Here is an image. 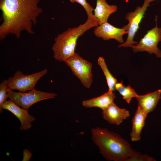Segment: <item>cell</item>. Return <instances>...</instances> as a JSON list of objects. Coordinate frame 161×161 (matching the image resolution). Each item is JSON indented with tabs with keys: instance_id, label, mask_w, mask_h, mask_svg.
Instances as JSON below:
<instances>
[{
	"instance_id": "2e32d148",
	"label": "cell",
	"mask_w": 161,
	"mask_h": 161,
	"mask_svg": "<svg viewBox=\"0 0 161 161\" xmlns=\"http://www.w3.org/2000/svg\"><path fill=\"white\" fill-rule=\"evenodd\" d=\"M97 63L103 72L109 87V90L114 92L115 91V85L117 80L112 75L109 70L106 64L104 59L102 57H99Z\"/></svg>"
},
{
	"instance_id": "6da1fadb",
	"label": "cell",
	"mask_w": 161,
	"mask_h": 161,
	"mask_svg": "<svg viewBox=\"0 0 161 161\" xmlns=\"http://www.w3.org/2000/svg\"><path fill=\"white\" fill-rule=\"evenodd\" d=\"M40 0H0L2 23L0 25V39L9 35L17 38L25 31L32 35L33 27L37 23L38 17L42 9L38 4Z\"/></svg>"
},
{
	"instance_id": "5bb4252c",
	"label": "cell",
	"mask_w": 161,
	"mask_h": 161,
	"mask_svg": "<svg viewBox=\"0 0 161 161\" xmlns=\"http://www.w3.org/2000/svg\"><path fill=\"white\" fill-rule=\"evenodd\" d=\"M148 114L138 106L132 120V128L130 134L132 141L140 140L142 130L144 126Z\"/></svg>"
},
{
	"instance_id": "3957f363",
	"label": "cell",
	"mask_w": 161,
	"mask_h": 161,
	"mask_svg": "<svg viewBox=\"0 0 161 161\" xmlns=\"http://www.w3.org/2000/svg\"><path fill=\"white\" fill-rule=\"evenodd\" d=\"M98 25V22L87 18L84 24L69 28L58 34L54 39L52 48L54 58L60 62H64L75 53L78 38L92 28Z\"/></svg>"
},
{
	"instance_id": "9c48e42d",
	"label": "cell",
	"mask_w": 161,
	"mask_h": 161,
	"mask_svg": "<svg viewBox=\"0 0 161 161\" xmlns=\"http://www.w3.org/2000/svg\"><path fill=\"white\" fill-rule=\"evenodd\" d=\"M95 27L93 32L94 35L104 40L114 39L122 44L124 42L123 35L128 34L126 25L121 28H117L107 22Z\"/></svg>"
},
{
	"instance_id": "e0dca14e",
	"label": "cell",
	"mask_w": 161,
	"mask_h": 161,
	"mask_svg": "<svg viewBox=\"0 0 161 161\" xmlns=\"http://www.w3.org/2000/svg\"><path fill=\"white\" fill-rule=\"evenodd\" d=\"M115 88L128 103H130L132 98H136L138 95L134 89L129 85L125 86L122 82H117Z\"/></svg>"
},
{
	"instance_id": "ffe728a7",
	"label": "cell",
	"mask_w": 161,
	"mask_h": 161,
	"mask_svg": "<svg viewBox=\"0 0 161 161\" xmlns=\"http://www.w3.org/2000/svg\"><path fill=\"white\" fill-rule=\"evenodd\" d=\"M154 159L147 154L142 155L139 152H136L129 157L127 161H153Z\"/></svg>"
},
{
	"instance_id": "8fae6325",
	"label": "cell",
	"mask_w": 161,
	"mask_h": 161,
	"mask_svg": "<svg viewBox=\"0 0 161 161\" xmlns=\"http://www.w3.org/2000/svg\"><path fill=\"white\" fill-rule=\"evenodd\" d=\"M102 111L103 119L112 124L118 125L130 116L128 111L119 107L114 102Z\"/></svg>"
},
{
	"instance_id": "ba28073f",
	"label": "cell",
	"mask_w": 161,
	"mask_h": 161,
	"mask_svg": "<svg viewBox=\"0 0 161 161\" xmlns=\"http://www.w3.org/2000/svg\"><path fill=\"white\" fill-rule=\"evenodd\" d=\"M47 72V70L45 69L35 73L26 75L20 71H17L13 77H9L7 80L8 89L22 92L35 89L37 82Z\"/></svg>"
},
{
	"instance_id": "44dd1931",
	"label": "cell",
	"mask_w": 161,
	"mask_h": 161,
	"mask_svg": "<svg viewBox=\"0 0 161 161\" xmlns=\"http://www.w3.org/2000/svg\"><path fill=\"white\" fill-rule=\"evenodd\" d=\"M23 157L22 161H29L32 157V153L27 149H24L23 151Z\"/></svg>"
},
{
	"instance_id": "8992f818",
	"label": "cell",
	"mask_w": 161,
	"mask_h": 161,
	"mask_svg": "<svg viewBox=\"0 0 161 161\" xmlns=\"http://www.w3.org/2000/svg\"><path fill=\"white\" fill-rule=\"evenodd\" d=\"M157 19L156 16V26L148 30L139 42L131 47L134 52L146 51L150 54H154L157 58L161 57V50L157 47L161 41V27L157 26Z\"/></svg>"
},
{
	"instance_id": "ac0fdd59",
	"label": "cell",
	"mask_w": 161,
	"mask_h": 161,
	"mask_svg": "<svg viewBox=\"0 0 161 161\" xmlns=\"http://www.w3.org/2000/svg\"><path fill=\"white\" fill-rule=\"evenodd\" d=\"M69 1L72 3L77 2L83 7L86 13L87 18L92 19L99 22L98 20L94 16L93 13L94 8L87 2L86 0H69Z\"/></svg>"
},
{
	"instance_id": "52a82bcc",
	"label": "cell",
	"mask_w": 161,
	"mask_h": 161,
	"mask_svg": "<svg viewBox=\"0 0 161 161\" xmlns=\"http://www.w3.org/2000/svg\"><path fill=\"white\" fill-rule=\"evenodd\" d=\"M8 97L23 109L28 110L34 104L41 100L54 98L57 96L54 93H48L35 89L27 92H16L7 89Z\"/></svg>"
},
{
	"instance_id": "277c9868",
	"label": "cell",
	"mask_w": 161,
	"mask_h": 161,
	"mask_svg": "<svg viewBox=\"0 0 161 161\" xmlns=\"http://www.w3.org/2000/svg\"><path fill=\"white\" fill-rule=\"evenodd\" d=\"M156 0H144L142 7L137 6L134 12H129L126 15L125 19L128 21L126 25L128 28L127 37L126 41L119 45V47H131L138 42L134 41V38L138 31L140 24L144 16L150 3Z\"/></svg>"
},
{
	"instance_id": "7c38bea8",
	"label": "cell",
	"mask_w": 161,
	"mask_h": 161,
	"mask_svg": "<svg viewBox=\"0 0 161 161\" xmlns=\"http://www.w3.org/2000/svg\"><path fill=\"white\" fill-rule=\"evenodd\" d=\"M161 98V90L144 95H138L136 98L138 101V106L148 114L155 108Z\"/></svg>"
},
{
	"instance_id": "4fadbf2b",
	"label": "cell",
	"mask_w": 161,
	"mask_h": 161,
	"mask_svg": "<svg viewBox=\"0 0 161 161\" xmlns=\"http://www.w3.org/2000/svg\"><path fill=\"white\" fill-rule=\"evenodd\" d=\"M96 1V6L93 14L100 25L108 22L109 16L117 11V7L116 5H109L106 0Z\"/></svg>"
},
{
	"instance_id": "7a4b0ae2",
	"label": "cell",
	"mask_w": 161,
	"mask_h": 161,
	"mask_svg": "<svg viewBox=\"0 0 161 161\" xmlns=\"http://www.w3.org/2000/svg\"><path fill=\"white\" fill-rule=\"evenodd\" d=\"M91 139L102 156L108 161H127L136 151L118 133L106 128L91 129Z\"/></svg>"
},
{
	"instance_id": "d6986e66",
	"label": "cell",
	"mask_w": 161,
	"mask_h": 161,
	"mask_svg": "<svg viewBox=\"0 0 161 161\" xmlns=\"http://www.w3.org/2000/svg\"><path fill=\"white\" fill-rule=\"evenodd\" d=\"M7 80H3L0 84V106L6 100L8 97L7 89Z\"/></svg>"
},
{
	"instance_id": "9a60e30c",
	"label": "cell",
	"mask_w": 161,
	"mask_h": 161,
	"mask_svg": "<svg viewBox=\"0 0 161 161\" xmlns=\"http://www.w3.org/2000/svg\"><path fill=\"white\" fill-rule=\"evenodd\" d=\"M116 96L113 92L108 90L102 95L83 101V106L86 108L97 107L102 110L114 102Z\"/></svg>"
},
{
	"instance_id": "5b68a950",
	"label": "cell",
	"mask_w": 161,
	"mask_h": 161,
	"mask_svg": "<svg viewBox=\"0 0 161 161\" xmlns=\"http://www.w3.org/2000/svg\"><path fill=\"white\" fill-rule=\"evenodd\" d=\"M64 62L83 85L88 88L90 87L93 81L92 63L84 59L75 52Z\"/></svg>"
},
{
	"instance_id": "30bf717a",
	"label": "cell",
	"mask_w": 161,
	"mask_h": 161,
	"mask_svg": "<svg viewBox=\"0 0 161 161\" xmlns=\"http://www.w3.org/2000/svg\"><path fill=\"white\" fill-rule=\"evenodd\" d=\"M3 109L9 111L18 118L21 123V130H28L32 126L31 123L35 120V118L28 113L27 110L20 107L11 100H6L0 106L1 113Z\"/></svg>"
}]
</instances>
